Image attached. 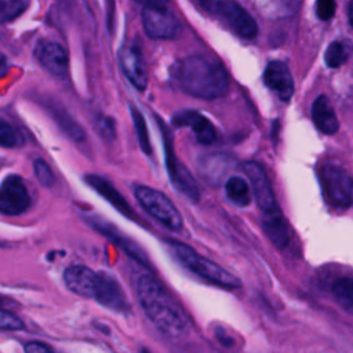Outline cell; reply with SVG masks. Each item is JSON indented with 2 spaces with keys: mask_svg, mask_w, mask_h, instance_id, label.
Segmentation results:
<instances>
[{
  "mask_svg": "<svg viewBox=\"0 0 353 353\" xmlns=\"http://www.w3.org/2000/svg\"><path fill=\"white\" fill-rule=\"evenodd\" d=\"M30 0H1L0 21L3 23L18 18L29 7Z\"/></svg>",
  "mask_w": 353,
  "mask_h": 353,
  "instance_id": "obj_26",
  "label": "cell"
},
{
  "mask_svg": "<svg viewBox=\"0 0 353 353\" xmlns=\"http://www.w3.org/2000/svg\"><path fill=\"white\" fill-rule=\"evenodd\" d=\"M32 205L25 181L19 175H8L3 179L0 186V211L4 215H21Z\"/></svg>",
  "mask_w": 353,
  "mask_h": 353,
  "instance_id": "obj_7",
  "label": "cell"
},
{
  "mask_svg": "<svg viewBox=\"0 0 353 353\" xmlns=\"http://www.w3.org/2000/svg\"><path fill=\"white\" fill-rule=\"evenodd\" d=\"M225 192L228 199L239 207H247L251 203V186L241 176H230L225 183Z\"/></svg>",
  "mask_w": 353,
  "mask_h": 353,
  "instance_id": "obj_21",
  "label": "cell"
},
{
  "mask_svg": "<svg viewBox=\"0 0 353 353\" xmlns=\"http://www.w3.org/2000/svg\"><path fill=\"white\" fill-rule=\"evenodd\" d=\"M90 223L92 225V228H95L98 232H101L102 234H105L109 240H112L114 244H117L119 247H121V250L131 256L132 259H135L137 262H139L141 265L149 266V262L145 256V254L139 250L138 245H135L132 241H130L128 239H125L123 234H120L113 225H109L101 219H90Z\"/></svg>",
  "mask_w": 353,
  "mask_h": 353,
  "instance_id": "obj_20",
  "label": "cell"
},
{
  "mask_svg": "<svg viewBox=\"0 0 353 353\" xmlns=\"http://www.w3.org/2000/svg\"><path fill=\"white\" fill-rule=\"evenodd\" d=\"M94 299L103 307L125 314L130 312V303L124 294V290L116 280V277L108 272L98 273V284Z\"/></svg>",
  "mask_w": 353,
  "mask_h": 353,
  "instance_id": "obj_10",
  "label": "cell"
},
{
  "mask_svg": "<svg viewBox=\"0 0 353 353\" xmlns=\"http://www.w3.org/2000/svg\"><path fill=\"white\" fill-rule=\"evenodd\" d=\"M263 83L281 101H288L294 94V79L288 66L281 61H270L263 70Z\"/></svg>",
  "mask_w": 353,
  "mask_h": 353,
  "instance_id": "obj_15",
  "label": "cell"
},
{
  "mask_svg": "<svg viewBox=\"0 0 353 353\" xmlns=\"http://www.w3.org/2000/svg\"><path fill=\"white\" fill-rule=\"evenodd\" d=\"M332 295L336 303L347 313L353 314V279L342 277L332 284Z\"/></svg>",
  "mask_w": 353,
  "mask_h": 353,
  "instance_id": "obj_22",
  "label": "cell"
},
{
  "mask_svg": "<svg viewBox=\"0 0 353 353\" xmlns=\"http://www.w3.org/2000/svg\"><path fill=\"white\" fill-rule=\"evenodd\" d=\"M143 4V7H167L168 0H137Z\"/></svg>",
  "mask_w": 353,
  "mask_h": 353,
  "instance_id": "obj_34",
  "label": "cell"
},
{
  "mask_svg": "<svg viewBox=\"0 0 353 353\" xmlns=\"http://www.w3.org/2000/svg\"><path fill=\"white\" fill-rule=\"evenodd\" d=\"M320 182L327 201L338 208L353 205V178L341 167L327 164L320 170Z\"/></svg>",
  "mask_w": 353,
  "mask_h": 353,
  "instance_id": "obj_5",
  "label": "cell"
},
{
  "mask_svg": "<svg viewBox=\"0 0 353 353\" xmlns=\"http://www.w3.org/2000/svg\"><path fill=\"white\" fill-rule=\"evenodd\" d=\"M40 65L52 76L63 79L68 74L69 59L62 46L54 41H41L34 50Z\"/></svg>",
  "mask_w": 353,
  "mask_h": 353,
  "instance_id": "obj_14",
  "label": "cell"
},
{
  "mask_svg": "<svg viewBox=\"0 0 353 353\" xmlns=\"http://www.w3.org/2000/svg\"><path fill=\"white\" fill-rule=\"evenodd\" d=\"M0 145L3 148H18L23 145V137L4 120L0 123Z\"/></svg>",
  "mask_w": 353,
  "mask_h": 353,
  "instance_id": "obj_27",
  "label": "cell"
},
{
  "mask_svg": "<svg viewBox=\"0 0 353 353\" xmlns=\"http://www.w3.org/2000/svg\"><path fill=\"white\" fill-rule=\"evenodd\" d=\"M63 283L69 291L84 298H94L98 273L85 265H70L63 272Z\"/></svg>",
  "mask_w": 353,
  "mask_h": 353,
  "instance_id": "obj_13",
  "label": "cell"
},
{
  "mask_svg": "<svg viewBox=\"0 0 353 353\" xmlns=\"http://www.w3.org/2000/svg\"><path fill=\"white\" fill-rule=\"evenodd\" d=\"M335 0H316V14L321 21H330L335 15Z\"/></svg>",
  "mask_w": 353,
  "mask_h": 353,
  "instance_id": "obj_31",
  "label": "cell"
},
{
  "mask_svg": "<svg viewBox=\"0 0 353 353\" xmlns=\"http://www.w3.org/2000/svg\"><path fill=\"white\" fill-rule=\"evenodd\" d=\"M55 119L59 124V127L74 141H83L84 139V131L83 128L72 119L69 117L68 113H63V114H58L55 113Z\"/></svg>",
  "mask_w": 353,
  "mask_h": 353,
  "instance_id": "obj_28",
  "label": "cell"
},
{
  "mask_svg": "<svg viewBox=\"0 0 353 353\" xmlns=\"http://www.w3.org/2000/svg\"><path fill=\"white\" fill-rule=\"evenodd\" d=\"M312 120L317 130L325 135H334L339 130V121L330 99L319 95L312 105Z\"/></svg>",
  "mask_w": 353,
  "mask_h": 353,
  "instance_id": "obj_19",
  "label": "cell"
},
{
  "mask_svg": "<svg viewBox=\"0 0 353 353\" xmlns=\"http://www.w3.org/2000/svg\"><path fill=\"white\" fill-rule=\"evenodd\" d=\"M142 25L145 33L156 40L174 39L181 30L178 18L168 7H145L142 11Z\"/></svg>",
  "mask_w": 353,
  "mask_h": 353,
  "instance_id": "obj_8",
  "label": "cell"
},
{
  "mask_svg": "<svg viewBox=\"0 0 353 353\" xmlns=\"http://www.w3.org/2000/svg\"><path fill=\"white\" fill-rule=\"evenodd\" d=\"M172 123L176 127H189L197 142L201 145H211L216 141V130L214 124L196 110H183L176 113L172 117Z\"/></svg>",
  "mask_w": 353,
  "mask_h": 353,
  "instance_id": "obj_16",
  "label": "cell"
},
{
  "mask_svg": "<svg viewBox=\"0 0 353 353\" xmlns=\"http://www.w3.org/2000/svg\"><path fill=\"white\" fill-rule=\"evenodd\" d=\"M134 196L141 207L164 228L172 232L182 229L183 219L181 212L161 190L146 185H137L134 186Z\"/></svg>",
  "mask_w": 353,
  "mask_h": 353,
  "instance_id": "obj_4",
  "label": "cell"
},
{
  "mask_svg": "<svg viewBox=\"0 0 353 353\" xmlns=\"http://www.w3.org/2000/svg\"><path fill=\"white\" fill-rule=\"evenodd\" d=\"M130 109H131V117H132V121H134V127H135V131H137L139 146H141V149L145 154H150L152 153V145H150L149 132H148L145 119L137 108L131 106Z\"/></svg>",
  "mask_w": 353,
  "mask_h": 353,
  "instance_id": "obj_25",
  "label": "cell"
},
{
  "mask_svg": "<svg viewBox=\"0 0 353 353\" xmlns=\"http://www.w3.org/2000/svg\"><path fill=\"white\" fill-rule=\"evenodd\" d=\"M33 171H34L36 178L39 179V182L43 186H46V188L52 186L54 179H55L54 174H52V170L50 168V165L43 159H36L33 161Z\"/></svg>",
  "mask_w": 353,
  "mask_h": 353,
  "instance_id": "obj_29",
  "label": "cell"
},
{
  "mask_svg": "<svg viewBox=\"0 0 353 353\" xmlns=\"http://www.w3.org/2000/svg\"><path fill=\"white\" fill-rule=\"evenodd\" d=\"M214 12H216L237 36L254 39L258 34L256 21L236 0H219Z\"/></svg>",
  "mask_w": 353,
  "mask_h": 353,
  "instance_id": "obj_9",
  "label": "cell"
},
{
  "mask_svg": "<svg viewBox=\"0 0 353 353\" xmlns=\"http://www.w3.org/2000/svg\"><path fill=\"white\" fill-rule=\"evenodd\" d=\"M176 84L189 95L201 99H216L229 90V76L215 59L204 55H192L175 66Z\"/></svg>",
  "mask_w": 353,
  "mask_h": 353,
  "instance_id": "obj_2",
  "label": "cell"
},
{
  "mask_svg": "<svg viewBox=\"0 0 353 353\" xmlns=\"http://www.w3.org/2000/svg\"><path fill=\"white\" fill-rule=\"evenodd\" d=\"M97 130L99 132V135L105 139H113L116 135V128H114V121L110 117H98L97 120Z\"/></svg>",
  "mask_w": 353,
  "mask_h": 353,
  "instance_id": "obj_32",
  "label": "cell"
},
{
  "mask_svg": "<svg viewBox=\"0 0 353 353\" xmlns=\"http://www.w3.org/2000/svg\"><path fill=\"white\" fill-rule=\"evenodd\" d=\"M137 296L148 319L164 335L176 338L188 325L182 306L150 274H143L137 281Z\"/></svg>",
  "mask_w": 353,
  "mask_h": 353,
  "instance_id": "obj_1",
  "label": "cell"
},
{
  "mask_svg": "<svg viewBox=\"0 0 353 353\" xmlns=\"http://www.w3.org/2000/svg\"><path fill=\"white\" fill-rule=\"evenodd\" d=\"M141 353H150V352H149L148 349H142V350H141Z\"/></svg>",
  "mask_w": 353,
  "mask_h": 353,
  "instance_id": "obj_37",
  "label": "cell"
},
{
  "mask_svg": "<svg viewBox=\"0 0 353 353\" xmlns=\"http://www.w3.org/2000/svg\"><path fill=\"white\" fill-rule=\"evenodd\" d=\"M161 134H163V141H164V150H165V167L167 172L170 176V181L182 196L189 199L193 203H197L200 200V190L196 183L194 176L192 172L179 161V159L175 156L174 149H172V142L168 130L163 125L161 120H159Z\"/></svg>",
  "mask_w": 353,
  "mask_h": 353,
  "instance_id": "obj_6",
  "label": "cell"
},
{
  "mask_svg": "<svg viewBox=\"0 0 353 353\" xmlns=\"http://www.w3.org/2000/svg\"><path fill=\"white\" fill-rule=\"evenodd\" d=\"M228 159L222 154H211L201 159V174L208 181H216L226 172Z\"/></svg>",
  "mask_w": 353,
  "mask_h": 353,
  "instance_id": "obj_23",
  "label": "cell"
},
{
  "mask_svg": "<svg viewBox=\"0 0 353 353\" xmlns=\"http://www.w3.org/2000/svg\"><path fill=\"white\" fill-rule=\"evenodd\" d=\"M120 68L124 76L138 90L143 91L148 85V72L142 58V52L135 44H127L120 50L119 54Z\"/></svg>",
  "mask_w": 353,
  "mask_h": 353,
  "instance_id": "obj_12",
  "label": "cell"
},
{
  "mask_svg": "<svg viewBox=\"0 0 353 353\" xmlns=\"http://www.w3.org/2000/svg\"><path fill=\"white\" fill-rule=\"evenodd\" d=\"M243 171L250 181V186L254 193V199L258 207L265 211H272L279 208L272 185L268 179V175L263 167L256 161H245L243 163Z\"/></svg>",
  "mask_w": 353,
  "mask_h": 353,
  "instance_id": "obj_11",
  "label": "cell"
},
{
  "mask_svg": "<svg viewBox=\"0 0 353 353\" xmlns=\"http://www.w3.org/2000/svg\"><path fill=\"white\" fill-rule=\"evenodd\" d=\"M171 250L174 255L178 258L181 265H183L186 269H189L196 276L214 283L223 288H240L241 281L237 276L228 272L218 263L212 262L211 259L197 254L192 247H189L185 243L179 241H171L170 243Z\"/></svg>",
  "mask_w": 353,
  "mask_h": 353,
  "instance_id": "obj_3",
  "label": "cell"
},
{
  "mask_svg": "<svg viewBox=\"0 0 353 353\" xmlns=\"http://www.w3.org/2000/svg\"><path fill=\"white\" fill-rule=\"evenodd\" d=\"M85 182L99 194L102 196L108 203H110L119 212H121L127 218H134V210L130 207L128 201L119 193V190L105 178L99 175H87Z\"/></svg>",
  "mask_w": 353,
  "mask_h": 353,
  "instance_id": "obj_18",
  "label": "cell"
},
{
  "mask_svg": "<svg viewBox=\"0 0 353 353\" xmlns=\"http://www.w3.org/2000/svg\"><path fill=\"white\" fill-rule=\"evenodd\" d=\"M25 353H54V352L48 345L43 342L32 341L25 345Z\"/></svg>",
  "mask_w": 353,
  "mask_h": 353,
  "instance_id": "obj_33",
  "label": "cell"
},
{
  "mask_svg": "<svg viewBox=\"0 0 353 353\" xmlns=\"http://www.w3.org/2000/svg\"><path fill=\"white\" fill-rule=\"evenodd\" d=\"M347 18H349L350 26L353 28V0H350L347 4Z\"/></svg>",
  "mask_w": 353,
  "mask_h": 353,
  "instance_id": "obj_36",
  "label": "cell"
},
{
  "mask_svg": "<svg viewBox=\"0 0 353 353\" xmlns=\"http://www.w3.org/2000/svg\"><path fill=\"white\" fill-rule=\"evenodd\" d=\"M349 57V50L345 43L342 41H332L324 54V61L328 68H339L342 66Z\"/></svg>",
  "mask_w": 353,
  "mask_h": 353,
  "instance_id": "obj_24",
  "label": "cell"
},
{
  "mask_svg": "<svg viewBox=\"0 0 353 353\" xmlns=\"http://www.w3.org/2000/svg\"><path fill=\"white\" fill-rule=\"evenodd\" d=\"M0 327L1 330H7V331H19V330H23L25 325H23V321L17 314L3 309L0 313Z\"/></svg>",
  "mask_w": 353,
  "mask_h": 353,
  "instance_id": "obj_30",
  "label": "cell"
},
{
  "mask_svg": "<svg viewBox=\"0 0 353 353\" xmlns=\"http://www.w3.org/2000/svg\"><path fill=\"white\" fill-rule=\"evenodd\" d=\"M262 230L277 248H285L291 241V229L283 212L276 208L262 215Z\"/></svg>",
  "mask_w": 353,
  "mask_h": 353,
  "instance_id": "obj_17",
  "label": "cell"
},
{
  "mask_svg": "<svg viewBox=\"0 0 353 353\" xmlns=\"http://www.w3.org/2000/svg\"><path fill=\"white\" fill-rule=\"evenodd\" d=\"M218 1H219V0H199L200 6H201L204 10L211 11V12L215 11V7H216Z\"/></svg>",
  "mask_w": 353,
  "mask_h": 353,
  "instance_id": "obj_35",
  "label": "cell"
}]
</instances>
